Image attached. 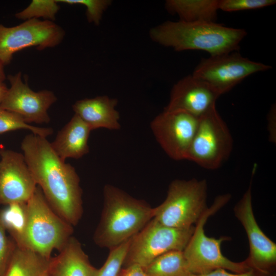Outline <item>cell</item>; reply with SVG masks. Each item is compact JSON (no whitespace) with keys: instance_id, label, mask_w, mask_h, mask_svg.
I'll list each match as a JSON object with an SVG mask.
<instances>
[{"instance_id":"obj_1","label":"cell","mask_w":276,"mask_h":276,"mask_svg":"<svg viewBox=\"0 0 276 276\" xmlns=\"http://www.w3.org/2000/svg\"><path fill=\"white\" fill-rule=\"evenodd\" d=\"M21 148L37 185L51 208L71 225H77L83 208L80 180L75 168L61 159L46 137L27 135Z\"/></svg>"},{"instance_id":"obj_2","label":"cell","mask_w":276,"mask_h":276,"mask_svg":"<svg viewBox=\"0 0 276 276\" xmlns=\"http://www.w3.org/2000/svg\"><path fill=\"white\" fill-rule=\"evenodd\" d=\"M247 34L243 29L225 26L216 22H189L166 21L149 31L150 39L178 52L201 50L210 56L238 51Z\"/></svg>"},{"instance_id":"obj_3","label":"cell","mask_w":276,"mask_h":276,"mask_svg":"<svg viewBox=\"0 0 276 276\" xmlns=\"http://www.w3.org/2000/svg\"><path fill=\"white\" fill-rule=\"evenodd\" d=\"M154 208L110 184L103 188V206L93 235L95 243L110 249L130 239L152 219Z\"/></svg>"},{"instance_id":"obj_4","label":"cell","mask_w":276,"mask_h":276,"mask_svg":"<svg viewBox=\"0 0 276 276\" xmlns=\"http://www.w3.org/2000/svg\"><path fill=\"white\" fill-rule=\"evenodd\" d=\"M27 221L21 245L47 258L60 251L73 236V226L51 208L37 186L26 202Z\"/></svg>"},{"instance_id":"obj_5","label":"cell","mask_w":276,"mask_h":276,"mask_svg":"<svg viewBox=\"0 0 276 276\" xmlns=\"http://www.w3.org/2000/svg\"><path fill=\"white\" fill-rule=\"evenodd\" d=\"M231 197L229 194L218 196L195 224L194 232L182 251L190 274L201 275L218 269L241 273L251 268L246 260L234 262L222 254L221 244L229 240V237L215 238L209 237L205 234L204 227L209 218L225 205Z\"/></svg>"},{"instance_id":"obj_6","label":"cell","mask_w":276,"mask_h":276,"mask_svg":"<svg viewBox=\"0 0 276 276\" xmlns=\"http://www.w3.org/2000/svg\"><path fill=\"white\" fill-rule=\"evenodd\" d=\"M205 179H175L169 185L165 200L154 208L153 218L173 228H187L196 224L207 211Z\"/></svg>"},{"instance_id":"obj_7","label":"cell","mask_w":276,"mask_h":276,"mask_svg":"<svg viewBox=\"0 0 276 276\" xmlns=\"http://www.w3.org/2000/svg\"><path fill=\"white\" fill-rule=\"evenodd\" d=\"M233 140L216 106L199 118L187 160L209 170L219 168L228 158Z\"/></svg>"},{"instance_id":"obj_8","label":"cell","mask_w":276,"mask_h":276,"mask_svg":"<svg viewBox=\"0 0 276 276\" xmlns=\"http://www.w3.org/2000/svg\"><path fill=\"white\" fill-rule=\"evenodd\" d=\"M195 225L177 228L164 225L154 218L131 239L123 266L136 264L143 268L158 256L173 251H183Z\"/></svg>"},{"instance_id":"obj_9","label":"cell","mask_w":276,"mask_h":276,"mask_svg":"<svg viewBox=\"0 0 276 276\" xmlns=\"http://www.w3.org/2000/svg\"><path fill=\"white\" fill-rule=\"evenodd\" d=\"M64 35V30L50 20L32 19L10 27L0 24V61L4 65L9 64L14 54L25 48L55 47Z\"/></svg>"},{"instance_id":"obj_10","label":"cell","mask_w":276,"mask_h":276,"mask_svg":"<svg viewBox=\"0 0 276 276\" xmlns=\"http://www.w3.org/2000/svg\"><path fill=\"white\" fill-rule=\"evenodd\" d=\"M271 68L270 65L252 61L235 51L202 59L192 75L206 82L221 95L249 76Z\"/></svg>"},{"instance_id":"obj_11","label":"cell","mask_w":276,"mask_h":276,"mask_svg":"<svg viewBox=\"0 0 276 276\" xmlns=\"http://www.w3.org/2000/svg\"><path fill=\"white\" fill-rule=\"evenodd\" d=\"M199 118L181 111H164L150 123L152 132L167 155L175 160L186 159Z\"/></svg>"},{"instance_id":"obj_12","label":"cell","mask_w":276,"mask_h":276,"mask_svg":"<svg viewBox=\"0 0 276 276\" xmlns=\"http://www.w3.org/2000/svg\"><path fill=\"white\" fill-rule=\"evenodd\" d=\"M251 181L235 205V217L243 226L247 236L249 255L246 261L250 268L274 275L276 244L262 231L256 220L252 206Z\"/></svg>"},{"instance_id":"obj_13","label":"cell","mask_w":276,"mask_h":276,"mask_svg":"<svg viewBox=\"0 0 276 276\" xmlns=\"http://www.w3.org/2000/svg\"><path fill=\"white\" fill-rule=\"evenodd\" d=\"M10 87L0 103V107L20 115L27 123H48V110L57 101L54 93L48 90L34 91L21 78L20 72L8 76Z\"/></svg>"},{"instance_id":"obj_14","label":"cell","mask_w":276,"mask_h":276,"mask_svg":"<svg viewBox=\"0 0 276 276\" xmlns=\"http://www.w3.org/2000/svg\"><path fill=\"white\" fill-rule=\"evenodd\" d=\"M0 204L26 203L37 185L23 154L0 149Z\"/></svg>"},{"instance_id":"obj_15","label":"cell","mask_w":276,"mask_h":276,"mask_svg":"<svg viewBox=\"0 0 276 276\" xmlns=\"http://www.w3.org/2000/svg\"><path fill=\"white\" fill-rule=\"evenodd\" d=\"M220 96L206 82L189 75L173 85L164 110L184 111L199 118L216 106Z\"/></svg>"},{"instance_id":"obj_16","label":"cell","mask_w":276,"mask_h":276,"mask_svg":"<svg viewBox=\"0 0 276 276\" xmlns=\"http://www.w3.org/2000/svg\"><path fill=\"white\" fill-rule=\"evenodd\" d=\"M117 99L100 96L77 101L72 106L77 115L91 130L104 128L119 130L121 128L120 114L116 107Z\"/></svg>"},{"instance_id":"obj_17","label":"cell","mask_w":276,"mask_h":276,"mask_svg":"<svg viewBox=\"0 0 276 276\" xmlns=\"http://www.w3.org/2000/svg\"><path fill=\"white\" fill-rule=\"evenodd\" d=\"M97 270L90 263L81 243L72 236L59 254L51 257L49 276H94Z\"/></svg>"},{"instance_id":"obj_18","label":"cell","mask_w":276,"mask_h":276,"mask_svg":"<svg viewBox=\"0 0 276 276\" xmlns=\"http://www.w3.org/2000/svg\"><path fill=\"white\" fill-rule=\"evenodd\" d=\"M91 129L77 115L58 132L50 143L52 148L63 161L66 158L78 159L89 152L88 140Z\"/></svg>"},{"instance_id":"obj_19","label":"cell","mask_w":276,"mask_h":276,"mask_svg":"<svg viewBox=\"0 0 276 276\" xmlns=\"http://www.w3.org/2000/svg\"><path fill=\"white\" fill-rule=\"evenodd\" d=\"M219 0H167L165 7L171 14H176L179 20L215 22L217 17Z\"/></svg>"},{"instance_id":"obj_20","label":"cell","mask_w":276,"mask_h":276,"mask_svg":"<svg viewBox=\"0 0 276 276\" xmlns=\"http://www.w3.org/2000/svg\"><path fill=\"white\" fill-rule=\"evenodd\" d=\"M51 258L17 246L3 276H49Z\"/></svg>"},{"instance_id":"obj_21","label":"cell","mask_w":276,"mask_h":276,"mask_svg":"<svg viewBox=\"0 0 276 276\" xmlns=\"http://www.w3.org/2000/svg\"><path fill=\"white\" fill-rule=\"evenodd\" d=\"M147 276H189L182 251L164 254L144 268Z\"/></svg>"},{"instance_id":"obj_22","label":"cell","mask_w":276,"mask_h":276,"mask_svg":"<svg viewBox=\"0 0 276 276\" xmlns=\"http://www.w3.org/2000/svg\"><path fill=\"white\" fill-rule=\"evenodd\" d=\"M0 221L17 246L21 244L26 221V203L6 205L0 210Z\"/></svg>"},{"instance_id":"obj_23","label":"cell","mask_w":276,"mask_h":276,"mask_svg":"<svg viewBox=\"0 0 276 276\" xmlns=\"http://www.w3.org/2000/svg\"><path fill=\"white\" fill-rule=\"evenodd\" d=\"M29 130L34 134L43 137L53 134L51 128L33 126L26 123L18 114L0 107V134L19 129Z\"/></svg>"},{"instance_id":"obj_24","label":"cell","mask_w":276,"mask_h":276,"mask_svg":"<svg viewBox=\"0 0 276 276\" xmlns=\"http://www.w3.org/2000/svg\"><path fill=\"white\" fill-rule=\"evenodd\" d=\"M58 3L56 0H33L25 9L16 13L15 16L25 21L43 18L53 21L60 9Z\"/></svg>"},{"instance_id":"obj_25","label":"cell","mask_w":276,"mask_h":276,"mask_svg":"<svg viewBox=\"0 0 276 276\" xmlns=\"http://www.w3.org/2000/svg\"><path fill=\"white\" fill-rule=\"evenodd\" d=\"M131 239L109 249L103 266L98 269L94 276H119L122 268Z\"/></svg>"},{"instance_id":"obj_26","label":"cell","mask_w":276,"mask_h":276,"mask_svg":"<svg viewBox=\"0 0 276 276\" xmlns=\"http://www.w3.org/2000/svg\"><path fill=\"white\" fill-rule=\"evenodd\" d=\"M58 3L69 5H81L86 7L88 21L98 26L105 10L111 5L110 0H58Z\"/></svg>"},{"instance_id":"obj_27","label":"cell","mask_w":276,"mask_h":276,"mask_svg":"<svg viewBox=\"0 0 276 276\" xmlns=\"http://www.w3.org/2000/svg\"><path fill=\"white\" fill-rule=\"evenodd\" d=\"M275 0H219V9L234 12L262 8L275 4Z\"/></svg>"},{"instance_id":"obj_28","label":"cell","mask_w":276,"mask_h":276,"mask_svg":"<svg viewBox=\"0 0 276 276\" xmlns=\"http://www.w3.org/2000/svg\"><path fill=\"white\" fill-rule=\"evenodd\" d=\"M0 221V276H3L17 246L14 240L10 239Z\"/></svg>"},{"instance_id":"obj_29","label":"cell","mask_w":276,"mask_h":276,"mask_svg":"<svg viewBox=\"0 0 276 276\" xmlns=\"http://www.w3.org/2000/svg\"><path fill=\"white\" fill-rule=\"evenodd\" d=\"M189 276H274L270 273L251 268L249 270L241 273H231L223 269H218L210 272L201 274L195 275L190 274Z\"/></svg>"},{"instance_id":"obj_30","label":"cell","mask_w":276,"mask_h":276,"mask_svg":"<svg viewBox=\"0 0 276 276\" xmlns=\"http://www.w3.org/2000/svg\"><path fill=\"white\" fill-rule=\"evenodd\" d=\"M119 276H147V275L143 267L133 264L122 268Z\"/></svg>"},{"instance_id":"obj_31","label":"cell","mask_w":276,"mask_h":276,"mask_svg":"<svg viewBox=\"0 0 276 276\" xmlns=\"http://www.w3.org/2000/svg\"><path fill=\"white\" fill-rule=\"evenodd\" d=\"M8 89L6 85L4 83H0V103L2 101Z\"/></svg>"},{"instance_id":"obj_32","label":"cell","mask_w":276,"mask_h":276,"mask_svg":"<svg viewBox=\"0 0 276 276\" xmlns=\"http://www.w3.org/2000/svg\"><path fill=\"white\" fill-rule=\"evenodd\" d=\"M4 65L0 61V83L4 82V81L6 79V76L4 70Z\"/></svg>"}]
</instances>
